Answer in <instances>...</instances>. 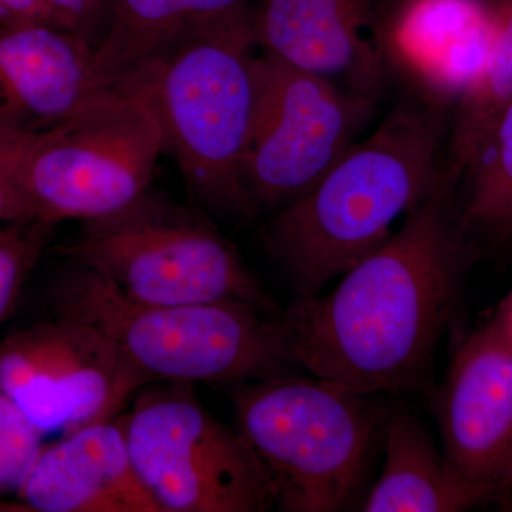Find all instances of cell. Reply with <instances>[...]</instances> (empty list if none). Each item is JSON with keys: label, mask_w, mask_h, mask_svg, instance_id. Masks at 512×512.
Here are the masks:
<instances>
[{"label": "cell", "mask_w": 512, "mask_h": 512, "mask_svg": "<svg viewBox=\"0 0 512 512\" xmlns=\"http://www.w3.org/2000/svg\"><path fill=\"white\" fill-rule=\"evenodd\" d=\"M460 178L444 167L402 228L332 291L281 313L293 359L311 376L372 394L433 392L436 352L480 251L458 212Z\"/></svg>", "instance_id": "6da1fadb"}, {"label": "cell", "mask_w": 512, "mask_h": 512, "mask_svg": "<svg viewBox=\"0 0 512 512\" xmlns=\"http://www.w3.org/2000/svg\"><path fill=\"white\" fill-rule=\"evenodd\" d=\"M444 107L413 96L352 147L309 190L275 211L264 241L293 301H306L382 247L394 222L444 173Z\"/></svg>", "instance_id": "7a4b0ae2"}, {"label": "cell", "mask_w": 512, "mask_h": 512, "mask_svg": "<svg viewBox=\"0 0 512 512\" xmlns=\"http://www.w3.org/2000/svg\"><path fill=\"white\" fill-rule=\"evenodd\" d=\"M228 393L279 511L362 507L389 417L384 394L299 373L235 384Z\"/></svg>", "instance_id": "3957f363"}, {"label": "cell", "mask_w": 512, "mask_h": 512, "mask_svg": "<svg viewBox=\"0 0 512 512\" xmlns=\"http://www.w3.org/2000/svg\"><path fill=\"white\" fill-rule=\"evenodd\" d=\"M53 305L103 330L151 383L229 387L302 370L285 338L282 312L252 303L146 305L79 266L57 282Z\"/></svg>", "instance_id": "277c9868"}, {"label": "cell", "mask_w": 512, "mask_h": 512, "mask_svg": "<svg viewBox=\"0 0 512 512\" xmlns=\"http://www.w3.org/2000/svg\"><path fill=\"white\" fill-rule=\"evenodd\" d=\"M165 151L153 64L104 84L66 120L37 136L22 185L35 221H89L150 188Z\"/></svg>", "instance_id": "5b68a950"}, {"label": "cell", "mask_w": 512, "mask_h": 512, "mask_svg": "<svg viewBox=\"0 0 512 512\" xmlns=\"http://www.w3.org/2000/svg\"><path fill=\"white\" fill-rule=\"evenodd\" d=\"M64 254L134 302L237 301L282 312L211 221L150 188L121 210L84 221Z\"/></svg>", "instance_id": "8992f818"}, {"label": "cell", "mask_w": 512, "mask_h": 512, "mask_svg": "<svg viewBox=\"0 0 512 512\" xmlns=\"http://www.w3.org/2000/svg\"><path fill=\"white\" fill-rule=\"evenodd\" d=\"M249 22L197 37L153 64L165 151L191 194L220 215L251 217L244 164L255 107Z\"/></svg>", "instance_id": "52a82bcc"}, {"label": "cell", "mask_w": 512, "mask_h": 512, "mask_svg": "<svg viewBox=\"0 0 512 512\" xmlns=\"http://www.w3.org/2000/svg\"><path fill=\"white\" fill-rule=\"evenodd\" d=\"M138 478L161 512H264L275 507L264 468L190 384L141 389L119 416Z\"/></svg>", "instance_id": "ba28073f"}, {"label": "cell", "mask_w": 512, "mask_h": 512, "mask_svg": "<svg viewBox=\"0 0 512 512\" xmlns=\"http://www.w3.org/2000/svg\"><path fill=\"white\" fill-rule=\"evenodd\" d=\"M376 101L261 52L244 177L252 212L281 210L357 141Z\"/></svg>", "instance_id": "9c48e42d"}, {"label": "cell", "mask_w": 512, "mask_h": 512, "mask_svg": "<svg viewBox=\"0 0 512 512\" xmlns=\"http://www.w3.org/2000/svg\"><path fill=\"white\" fill-rule=\"evenodd\" d=\"M150 383L103 330L77 316L56 312L0 340V394L42 436L116 419Z\"/></svg>", "instance_id": "30bf717a"}, {"label": "cell", "mask_w": 512, "mask_h": 512, "mask_svg": "<svg viewBox=\"0 0 512 512\" xmlns=\"http://www.w3.org/2000/svg\"><path fill=\"white\" fill-rule=\"evenodd\" d=\"M430 396L448 463L493 498L512 470V330L500 312L461 340Z\"/></svg>", "instance_id": "8fae6325"}, {"label": "cell", "mask_w": 512, "mask_h": 512, "mask_svg": "<svg viewBox=\"0 0 512 512\" xmlns=\"http://www.w3.org/2000/svg\"><path fill=\"white\" fill-rule=\"evenodd\" d=\"M382 20L380 0H258L249 30L261 52L376 101L389 76Z\"/></svg>", "instance_id": "7c38bea8"}, {"label": "cell", "mask_w": 512, "mask_h": 512, "mask_svg": "<svg viewBox=\"0 0 512 512\" xmlns=\"http://www.w3.org/2000/svg\"><path fill=\"white\" fill-rule=\"evenodd\" d=\"M500 28L485 0H403L383 15L380 46L414 96L448 109L490 56Z\"/></svg>", "instance_id": "4fadbf2b"}, {"label": "cell", "mask_w": 512, "mask_h": 512, "mask_svg": "<svg viewBox=\"0 0 512 512\" xmlns=\"http://www.w3.org/2000/svg\"><path fill=\"white\" fill-rule=\"evenodd\" d=\"M100 83L89 40L55 25L0 23V124L43 133Z\"/></svg>", "instance_id": "5bb4252c"}, {"label": "cell", "mask_w": 512, "mask_h": 512, "mask_svg": "<svg viewBox=\"0 0 512 512\" xmlns=\"http://www.w3.org/2000/svg\"><path fill=\"white\" fill-rule=\"evenodd\" d=\"M18 490L28 511L161 512L137 476L119 417L42 448Z\"/></svg>", "instance_id": "9a60e30c"}, {"label": "cell", "mask_w": 512, "mask_h": 512, "mask_svg": "<svg viewBox=\"0 0 512 512\" xmlns=\"http://www.w3.org/2000/svg\"><path fill=\"white\" fill-rule=\"evenodd\" d=\"M255 0H111L94 46L101 84L161 62L178 47L249 22Z\"/></svg>", "instance_id": "2e32d148"}, {"label": "cell", "mask_w": 512, "mask_h": 512, "mask_svg": "<svg viewBox=\"0 0 512 512\" xmlns=\"http://www.w3.org/2000/svg\"><path fill=\"white\" fill-rule=\"evenodd\" d=\"M380 476L360 511L458 512L487 495L458 476L423 420L404 404H390Z\"/></svg>", "instance_id": "e0dca14e"}, {"label": "cell", "mask_w": 512, "mask_h": 512, "mask_svg": "<svg viewBox=\"0 0 512 512\" xmlns=\"http://www.w3.org/2000/svg\"><path fill=\"white\" fill-rule=\"evenodd\" d=\"M458 212L481 252L512 242V100L461 177Z\"/></svg>", "instance_id": "ac0fdd59"}, {"label": "cell", "mask_w": 512, "mask_h": 512, "mask_svg": "<svg viewBox=\"0 0 512 512\" xmlns=\"http://www.w3.org/2000/svg\"><path fill=\"white\" fill-rule=\"evenodd\" d=\"M498 15L500 28L490 56L454 104L448 124L444 167L460 181L512 100V0L498 8Z\"/></svg>", "instance_id": "d6986e66"}, {"label": "cell", "mask_w": 512, "mask_h": 512, "mask_svg": "<svg viewBox=\"0 0 512 512\" xmlns=\"http://www.w3.org/2000/svg\"><path fill=\"white\" fill-rule=\"evenodd\" d=\"M16 222L0 231V322L18 298L23 281L33 268L46 242L50 225L43 222Z\"/></svg>", "instance_id": "ffe728a7"}, {"label": "cell", "mask_w": 512, "mask_h": 512, "mask_svg": "<svg viewBox=\"0 0 512 512\" xmlns=\"http://www.w3.org/2000/svg\"><path fill=\"white\" fill-rule=\"evenodd\" d=\"M42 434L0 394V491L19 487L42 450Z\"/></svg>", "instance_id": "44dd1931"}, {"label": "cell", "mask_w": 512, "mask_h": 512, "mask_svg": "<svg viewBox=\"0 0 512 512\" xmlns=\"http://www.w3.org/2000/svg\"><path fill=\"white\" fill-rule=\"evenodd\" d=\"M39 134L0 124V222L35 221L23 191L22 173Z\"/></svg>", "instance_id": "7402d4cb"}, {"label": "cell", "mask_w": 512, "mask_h": 512, "mask_svg": "<svg viewBox=\"0 0 512 512\" xmlns=\"http://www.w3.org/2000/svg\"><path fill=\"white\" fill-rule=\"evenodd\" d=\"M59 19L62 28L74 35L97 42V29L103 18L109 15V0H43Z\"/></svg>", "instance_id": "603a6c76"}, {"label": "cell", "mask_w": 512, "mask_h": 512, "mask_svg": "<svg viewBox=\"0 0 512 512\" xmlns=\"http://www.w3.org/2000/svg\"><path fill=\"white\" fill-rule=\"evenodd\" d=\"M0 23L3 25L43 23V25L62 28L53 10L43 0H0Z\"/></svg>", "instance_id": "cb8c5ba5"}, {"label": "cell", "mask_w": 512, "mask_h": 512, "mask_svg": "<svg viewBox=\"0 0 512 512\" xmlns=\"http://www.w3.org/2000/svg\"><path fill=\"white\" fill-rule=\"evenodd\" d=\"M500 312V315L503 316L507 325L510 326L512 330V291L505 296L503 302L500 303L497 309Z\"/></svg>", "instance_id": "d4e9b609"}, {"label": "cell", "mask_w": 512, "mask_h": 512, "mask_svg": "<svg viewBox=\"0 0 512 512\" xmlns=\"http://www.w3.org/2000/svg\"><path fill=\"white\" fill-rule=\"evenodd\" d=\"M494 497L500 498V500L503 498V500L512 505V470L510 476L505 480L503 487L498 490V493L495 494Z\"/></svg>", "instance_id": "484cf974"}]
</instances>
